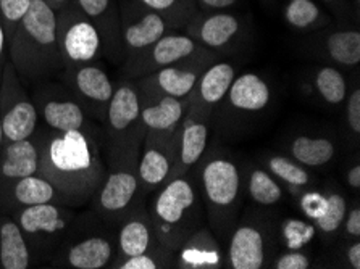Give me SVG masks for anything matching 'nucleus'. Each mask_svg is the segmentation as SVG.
Returning <instances> with one entry per match:
<instances>
[{
    "label": "nucleus",
    "mask_w": 360,
    "mask_h": 269,
    "mask_svg": "<svg viewBox=\"0 0 360 269\" xmlns=\"http://www.w3.org/2000/svg\"><path fill=\"white\" fill-rule=\"evenodd\" d=\"M36 140L39 145V174L56 185L65 205L73 208L92 202L107 174L99 134L49 131L37 136Z\"/></svg>",
    "instance_id": "f257e3e1"
},
{
    "label": "nucleus",
    "mask_w": 360,
    "mask_h": 269,
    "mask_svg": "<svg viewBox=\"0 0 360 269\" xmlns=\"http://www.w3.org/2000/svg\"><path fill=\"white\" fill-rule=\"evenodd\" d=\"M8 60L20 79L37 81L63 70L57 41V12L32 0L8 41Z\"/></svg>",
    "instance_id": "f03ea898"
},
{
    "label": "nucleus",
    "mask_w": 360,
    "mask_h": 269,
    "mask_svg": "<svg viewBox=\"0 0 360 269\" xmlns=\"http://www.w3.org/2000/svg\"><path fill=\"white\" fill-rule=\"evenodd\" d=\"M162 247L178 251L195 230L205 226V211L198 185L188 174L167 181L146 208Z\"/></svg>",
    "instance_id": "7ed1b4c3"
},
{
    "label": "nucleus",
    "mask_w": 360,
    "mask_h": 269,
    "mask_svg": "<svg viewBox=\"0 0 360 269\" xmlns=\"http://www.w3.org/2000/svg\"><path fill=\"white\" fill-rule=\"evenodd\" d=\"M105 147L108 168H136L144 145L146 129L141 119V98L133 79L115 84L105 114Z\"/></svg>",
    "instance_id": "20e7f679"
},
{
    "label": "nucleus",
    "mask_w": 360,
    "mask_h": 269,
    "mask_svg": "<svg viewBox=\"0 0 360 269\" xmlns=\"http://www.w3.org/2000/svg\"><path fill=\"white\" fill-rule=\"evenodd\" d=\"M200 199L207 226L220 242H226L238 223L243 199V178L238 164L230 158H209L200 168Z\"/></svg>",
    "instance_id": "39448f33"
},
{
    "label": "nucleus",
    "mask_w": 360,
    "mask_h": 269,
    "mask_svg": "<svg viewBox=\"0 0 360 269\" xmlns=\"http://www.w3.org/2000/svg\"><path fill=\"white\" fill-rule=\"evenodd\" d=\"M28 242L31 256L47 258L56 254L57 249L76 221V213L72 206L63 203H41L25 206L10 213Z\"/></svg>",
    "instance_id": "423d86ee"
},
{
    "label": "nucleus",
    "mask_w": 360,
    "mask_h": 269,
    "mask_svg": "<svg viewBox=\"0 0 360 269\" xmlns=\"http://www.w3.org/2000/svg\"><path fill=\"white\" fill-rule=\"evenodd\" d=\"M57 41L63 71L97 63L103 51L99 29L81 12L75 0L57 12Z\"/></svg>",
    "instance_id": "0eeeda50"
},
{
    "label": "nucleus",
    "mask_w": 360,
    "mask_h": 269,
    "mask_svg": "<svg viewBox=\"0 0 360 269\" xmlns=\"http://www.w3.org/2000/svg\"><path fill=\"white\" fill-rule=\"evenodd\" d=\"M0 118L4 144L30 139L36 134L39 124V113L34 102L8 58L4 63L0 78Z\"/></svg>",
    "instance_id": "6e6552de"
},
{
    "label": "nucleus",
    "mask_w": 360,
    "mask_h": 269,
    "mask_svg": "<svg viewBox=\"0 0 360 269\" xmlns=\"http://www.w3.org/2000/svg\"><path fill=\"white\" fill-rule=\"evenodd\" d=\"M144 195L136 168H108L92 202L102 221L118 226L131 213L144 206Z\"/></svg>",
    "instance_id": "1a4fd4ad"
},
{
    "label": "nucleus",
    "mask_w": 360,
    "mask_h": 269,
    "mask_svg": "<svg viewBox=\"0 0 360 269\" xmlns=\"http://www.w3.org/2000/svg\"><path fill=\"white\" fill-rule=\"evenodd\" d=\"M220 60V53L200 46L193 37L168 31L149 51L128 65H123L124 78L138 79L170 65L193 62V60Z\"/></svg>",
    "instance_id": "9d476101"
},
{
    "label": "nucleus",
    "mask_w": 360,
    "mask_h": 269,
    "mask_svg": "<svg viewBox=\"0 0 360 269\" xmlns=\"http://www.w3.org/2000/svg\"><path fill=\"white\" fill-rule=\"evenodd\" d=\"M32 102L49 131H53V133H70V131H81V133L89 134L99 133L97 126H94L92 119L87 117L89 113L81 105L78 98L70 91H65L62 86H44L42 89L36 91Z\"/></svg>",
    "instance_id": "9b49d317"
},
{
    "label": "nucleus",
    "mask_w": 360,
    "mask_h": 269,
    "mask_svg": "<svg viewBox=\"0 0 360 269\" xmlns=\"http://www.w3.org/2000/svg\"><path fill=\"white\" fill-rule=\"evenodd\" d=\"M113 256L115 245L110 235L99 232L79 235L72 229L52 255V265L72 269H102L112 265Z\"/></svg>",
    "instance_id": "f8f14e48"
},
{
    "label": "nucleus",
    "mask_w": 360,
    "mask_h": 269,
    "mask_svg": "<svg viewBox=\"0 0 360 269\" xmlns=\"http://www.w3.org/2000/svg\"><path fill=\"white\" fill-rule=\"evenodd\" d=\"M215 60H193L160 68L143 78L133 79L139 96H168L189 98L204 70Z\"/></svg>",
    "instance_id": "ddd939ff"
},
{
    "label": "nucleus",
    "mask_w": 360,
    "mask_h": 269,
    "mask_svg": "<svg viewBox=\"0 0 360 269\" xmlns=\"http://www.w3.org/2000/svg\"><path fill=\"white\" fill-rule=\"evenodd\" d=\"M67 86L72 94L78 98L91 118L105 122L108 103L112 100L115 84L108 78V73L97 63H87L83 67L65 70Z\"/></svg>",
    "instance_id": "4468645a"
},
{
    "label": "nucleus",
    "mask_w": 360,
    "mask_h": 269,
    "mask_svg": "<svg viewBox=\"0 0 360 269\" xmlns=\"http://www.w3.org/2000/svg\"><path fill=\"white\" fill-rule=\"evenodd\" d=\"M228 237L226 263L231 269H262L269 263L270 234L255 219H241Z\"/></svg>",
    "instance_id": "2eb2a0df"
},
{
    "label": "nucleus",
    "mask_w": 360,
    "mask_h": 269,
    "mask_svg": "<svg viewBox=\"0 0 360 269\" xmlns=\"http://www.w3.org/2000/svg\"><path fill=\"white\" fill-rule=\"evenodd\" d=\"M172 31L170 25L152 10L144 8L138 4V12L131 13V10H124L122 18V47L123 62L128 65L141 57L154 44Z\"/></svg>",
    "instance_id": "dca6fc26"
},
{
    "label": "nucleus",
    "mask_w": 360,
    "mask_h": 269,
    "mask_svg": "<svg viewBox=\"0 0 360 269\" xmlns=\"http://www.w3.org/2000/svg\"><path fill=\"white\" fill-rule=\"evenodd\" d=\"M141 119L146 129L144 140L170 139L176 136L188 113L189 98L168 96H139Z\"/></svg>",
    "instance_id": "f3484780"
},
{
    "label": "nucleus",
    "mask_w": 360,
    "mask_h": 269,
    "mask_svg": "<svg viewBox=\"0 0 360 269\" xmlns=\"http://www.w3.org/2000/svg\"><path fill=\"white\" fill-rule=\"evenodd\" d=\"M184 31L200 46L220 53L243 36L244 21L230 12H199L184 26Z\"/></svg>",
    "instance_id": "a211bd4d"
},
{
    "label": "nucleus",
    "mask_w": 360,
    "mask_h": 269,
    "mask_svg": "<svg viewBox=\"0 0 360 269\" xmlns=\"http://www.w3.org/2000/svg\"><path fill=\"white\" fill-rule=\"evenodd\" d=\"M176 140L178 134L170 139L144 140L136 164V173L144 194L159 190L170 179L176 158Z\"/></svg>",
    "instance_id": "6ab92c4d"
},
{
    "label": "nucleus",
    "mask_w": 360,
    "mask_h": 269,
    "mask_svg": "<svg viewBox=\"0 0 360 269\" xmlns=\"http://www.w3.org/2000/svg\"><path fill=\"white\" fill-rule=\"evenodd\" d=\"M236 78V68L228 62L210 63L204 70L189 97L188 113L202 118H210L218 103L225 100L233 79Z\"/></svg>",
    "instance_id": "aec40b11"
},
{
    "label": "nucleus",
    "mask_w": 360,
    "mask_h": 269,
    "mask_svg": "<svg viewBox=\"0 0 360 269\" xmlns=\"http://www.w3.org/2000/svg\"><path fill=\"white\" fill-rule=\"evenodd\" d=\"M209 124L210 118H202L198 114L186 113L181 128L178 131L176 158H174L170 179L188 174L189 169L195 166L200 162V158L204 157L207 144H209Z\"/></svg>",
    "instance_id": "412c9836"
},
{
    "label": "nucleus",
    "mask_w": 360,
    "mask_h": 269,
    "mask_svg": "<svg viewBox=\"0 0 360 269\" xmlns=\"http://www.w3.org/2000/svg\"><path fill=\"white\" fill-rule=\"evenodd\" d=\"M51 202L63 203V199L56 185L39 173L15 181L0 192V208L7 213Z\"/></svg>",
    "instance_id": "4be33fe9"
},
{
    "label": "nucleus",
    "mask_w": 360,
    "mask_h": 269,
    "mask_svg": "<svg viewBox=\"0 0 360 269\" xmlns=\"http://www.w3.org/2000/svg\"><path fill=\"white\" fill-rule=\"evenodd\" d=\"M155 230L152 228L150 218L147 215L146 206H141L131 213L120 223V230L117 235V251L115 260L112 261V268L115 263L124 258L146 254L155 247H159Z\"/></svg>",
    "instance_id": "5701e85b"
},
{
    "label": "nucleus",
    "mask_w": 360,
    "mask_h": 269,
    "mask_svg": "<svg viewBox=\"0 0 360 269\" xmlns=\"http://www.w3.org/2000/svg\"><path fill=\"white\" fill-rule=\"evenodd\" d=\"M39 173V145L36 137L4 144L0 150V192L8 184Z\"/></svg>",
    "instance_id": "b1692460"
},
{
    "label": "nucleus",
    "mask_w": 360,
    "mask_h": 269,
    "mask_svg": "<svg viewBox=\"0 0 360 269\" xmlns=\"http://www.w3.org/2000/svg\"><path fill=\"white\" fill-rule=\"evenodd\" d=\"M75 4L99 29L107 53L123 60L122 18L115 0H75Z\"/></svg>",
    "instance_id": "393cba45"
},
{
    "label": "nucleus",
    "mask_w": 360,
    "mask_h": 269,
    "mask_svg": "<svg viewBox=\"0 0 360 269\" xmlns=\"http://www.w3.org/2000/svg\"><path fill=\"white\" fill-rule=\"evenodd\" d=\"M221 242L209 226H202L176 251V265L184 269H217L223 266Z\"/></svg>",
    "instance_id": "a878e982"
},
{
    "label": "nucleus",
    "mask_w": 360,
    "mask_h": 269,
    "mask_svg": "<svg viewBox=\"0 0 360 269\" xmlns=\"http://www.w3.org/2000/svg\"><path fill=\"white\" fill-rule=\"evenodd\" d=\"M225 98L233 110L259 113L270 105L271 89L262 76L243 73L233 79Z\"/></svg>",
    "instance_id": "bb28decb"
},
{
    "label": "nucleus",
    "mask_w": 360,
    "mask_h": 269,
    "mask_svg": "<svg viewBox=\"0 0 360 269\" xmlns=\"http://www.w3.org/2000/svg\"><path fill=\"white\" fill-rule=\"evenodd\" d=\"M32 256L28 242L13 216H0V268L28 269Z\"/></svg>",
    "instance_id": "cd10ccee"
},
{
    "label": "nucleus",
    "mask_w": 360,
    "mask_h": 269,
    "mask_svg": "<svg viewBox=\"0 0 360 269\" xmlns=\"http://www.w3.org/2000/svg\"><path fill=\"white\" fill-rule=\"evenodd\" d=\"M320 51L338 67H357L360 63V32L338 29L320 41Z\"/></svg>",
    "instance_id": "c85d7f7f"
},
{
    "label": "nucleus",
    "mask_w": 360,
    "mask_h": 269,
    "mask_svg": "<svg viewBox=\"0 0 360 269\" xmlns=\"http://www.w3.org/2000/svg\"><path fill=\"white\" fill-rule=\"evenodd\" d=\"M289 153L305 168H320L336 157V145L328 137L297 136L289 145Z\"/></svg>",
    "instance_id": "c756f323"
},
{
    "label": "nucleus",
    "mask_w": 360,
    "mask_h": 269,
    "mask_svg": "<svg viewBox=\"0 0 360 269\" xmlns=\"http://www.w3.org/2000/svg\"><path fill=\"white\" fill-rule=\"evenodd\" d=\"M283 18L296 31H315L330 23V16L315 0H288L283 7Z\"/></svg>",
    "instance_id": "7c9ffc66"
},
{
    "label": "nucleus",
    "mask_w": 360,
    "mask_h": 269,
    "mask_svg": "<svg viewBox=\"0 0 360 269\" xmlns=\"http://www.w3.org/2000/svg\"><path fill=\"white\" fill-rule=\"evenodd\" d=\"M136 2L160 15L172 29L184 27L199 13L194 0H136Z\"/></svg>",
    "instance_id": "2f4dec72"
},
{
    "label": "nucleus",
    "mask_w": 360,
    "mask_h": 269,
    "mask_svg": "<svg viewBox=\"0 0 360 269\" xmlns=\"http://www.w3.org/2000/svg\"><path fill=\"white\" fill-rule=\"evenodd\" d=\"M249 195L260 206L280 205L285 199V190L274 174L266 169L255 168L249 176Z\"/></svg>",
    "instance_id": "473e14b6"
},
{
    "label": "nucleus",
    "mask_w": 360,
    "mask_h": 269,
    "mask_svg": "<svg viewBox=\"0 0 360 269\" xmlns=\"http://www.w3.org/2000/svg\"><path fill=\"white\" fill-rule=\"evenodd\" d=\"M266 171L271 173L276 179H280L286 185L292 189L307 188L312 183V174L307 171V168L302 166L291 157L285 155H271L265 163Z\"/></svg>",
    "instance_id": "72a5a7b5"
},
{
    "label": "nucleus",
    "mask_w": 360,
    "mask_h": 269,
    "mask_svg": "<svg viewBox=\"0 0 360 269\" xmlns=\"http://www.w3.org/2000/svg\"><path fill=\"white\" fill-rule=\"evenodd\" d=\"M314 87L328 105H341L347 97V82L336 67H321L314 76Z\"/></svg>",
    "instance_id": "f704fd0d"
},
{
    "label": "nucleus",
    "mask_w": 360,
    "mask_h": 269,
    "mask_svg": "<svg viewBox=\"0 0 360 269\" xmlns=\"http://www.w3.org/2000/svg\"><path fill=\"white\" fill-rule=\"evenodd\" d=\"M176 265V251H172L165 247H155L146 254L134 255L124 260L118 261L113 268L118 269H160V268H172Z\"/></svg>",
    "instance_id": "c9c22d12"
},
{
    "label": "nucleus",
    "mask_w": 360,
    "mask_h": 269,
    "mask_svg": "<svg viewBox=\"0 0 360 269\" xmlns=\"http://www.w3.org/2000/svg\"><path fill=\"white\" fill-rule=\"evenodd\" d=\"M347 213L346 199L341 194H330L325 200V210L319 218V228L323 234H335L340 230Z\"/></svg>",
    "instance_id": "e433bc0d"
},
{
    "label": "nucleus",
    "mask_w": 360,
    "mask_h": 269,
    "mask_svg": "<svg viewBox=\"0 0 360 269\" xmlns=\"http://www.w3.org/2000/svg\"><path fill=\"white\" fill-rule=\"evenodd\" d=\"M32 0H0V20L7 32V41L13 36L16 26L28 12Z\"/></svg>",
    "instance_id": "4c0bfd02"
},
{
    "label": "nucleus",
    "mask_w": 360,
    "mask_h": 269,
    "mask_svg": "<svg viewBox=\"0 0 360 269\" xmlns=\"http://www.w3.org/2000/svg\"><path fill=\"white\" fill-rule=\"evenodd\" d=\"M346 122L347 128L352 131L354 134H360V89L356 87L351 94L346 97Z\"/></svg>",
    "instance_id": "58836bf2"
},
{
    "label": "nucleus",
    "mask_w": 360,
    "mask_h": 269,
    "mask_svg": "<svg viewBox=\"0 0 360 269\" xmlns=\"http://www.w3.org/2000/svg\"><path fill=\"white\" fill-rule=\"evenodd\" d=\"M312 261L301 251H288L274 261L275 269H309Z\"/></svg>",
    "instance_id": "ea45409f"
},
{
    "label": "nucleus",
    "mask_w": 360,
    "mask_h": 269,
    "mask_svg": "<svg viewBox=\"0 0 360 269\" xmlns=\"http://www.w3.org/2000/svg\"><path fill=\"white\" fill-rule=\"evenodd\" d=\"M199 12H226L234 7L238 0H194Z\"/></svg>",
    "instance_id": "a19ab883"
},
{
    "label": "nucleus",
    "mask_w": 360,
    "mask_h": 269,
    "mask_svg": "<svg viewBox=\"0 0 360 269\" xmlns=\"http://www.w3.org/2000/svg\"><path fill=\"white\" fill-rule=\"evenodd\" d=\"M342 224H345V230L347 235H352V237H356V239L360 237V210H359V206L352 208L351 211L346 213Z\"/></svg>",
    "instance_id": "79ce46f5"
},
{
    "label": "nucleus",
    "mask_w": 360,
    "mask_h": 269,
    "mask_svg": "<svg viewBox=\"0 0 360 269\" xmlns=\"http://www.w3.org/2000/svg\"><path fill=\"white\" fill-rule=\"evenodd\" d=\"M346 260L352 269H360V244L354 242L347 247Z\"/></svg>",
    "instance_id": "37998d69"
},
{
    "label": "nucleus",
    "mask_w": 360,
    "mask_h": 269,
    "mask_svg": "<svg viewBox=\"0 0 360 269\" xmlns=\"http://www.w3.org/2000/svg\"><path fill=\"white\" fill-rule=\"evenodd\" d=\"M7 55H8L7 32H5V27L2 25V20H0V68H2L4 63L7 62Z\"/></svg>",
    "instance_id": "c03bdc74"
},
{
    "label": "nucleus",
    "mask_w": 360,
    "mask_h": 269,
    "mask_svg": "<svg viewBox=\"0 0 360 269\" xmlns=\"http://www.w3.org/2000/svg\"><path fill=\"white\" fill-rule=\"evenodd\" d=\"M347 185L352 189H360V164H354L346 174Z\"/></svg>",
    "instance_id": "a18cd8bd"
},
{
    "label": "nucleus",
    "mask_w": 360,
    "mask_h": 269,
    "mask_svg": "<svg viewBox=\"0 0 360 269\" xmlns=\"http://www.w3.org/2000/svg\"><path fill=\"white\" fill-rule=\"evenodd\" d=\"M49 7H51L53 12H60V10H63L65 7H68L70 4L73 2V0H44Z\"/></svg>",
    "instance_id": "49530a36"
},
{
    "label": "nucleus",
    "mask_w": 360,
    "mask_h": 269,
    "mask_svg": "<svg viewBox=\"0 0 360 269\" xmlns=\"http://www.w3.org/2000/svg\"><path fill=\"white\" fill-rule=\"evenodd\" d=\"M0 78H2V68H0ZM4 147V134H2V118H0V150Z\"/></svg>",
    "instance_id": "de8ad7c7"
},
{
    "label": "nucleus",
    "mask_w": 360,
    "mask_h": 269,
    "mask_svg": "<svg viewBox=\"0 0 360 269\" xmlns=\"http://www.w3.org/2000/svg\"><path fill=\"white\" fill-rule=\"evenodd\" d=\"M321 2H325V4H336V2H340V0H321Z\"/></svg>",
    "instance_id": "09e8293b"
}]
</instances>
